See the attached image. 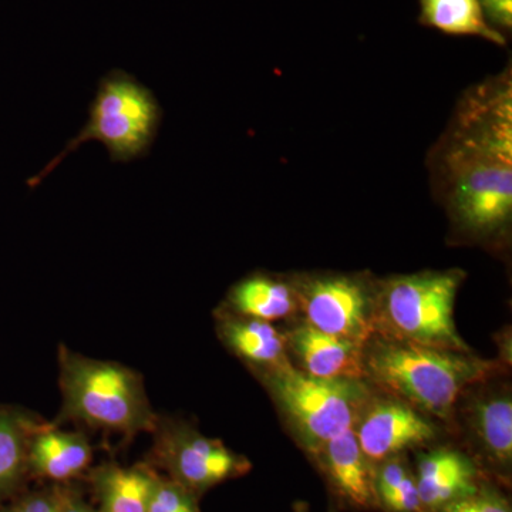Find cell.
<instances>
[{"label":"cell","mask_w":512,"mask_h":512,"mask_svg":"<svg viewBox=\"0 0 512 512\" xmlns=\"http://www.w3.org/2000/svg\"><path fill=\"white\" fill-rule=\"evenodd\" d=\"M420 23L451 36H474L507 45L504 33L485 16L480 0H420Z\"/></svg>","instance_id":"obj_19"},{"label":"cell","mask_w":512,"mask_h":512,"mask_svg":"<svg viewBox=\"0 0 512 512\" xmlns=\"http://www.w3.org/2000/svg\"><path fill=\"white\" fill-rule=\"evenodd\" d=\"M43 421L23 407L0 404V504L23 493L30 478V439Z\"/></svg>","instance_id":"obj_17"},{"label":"cell","mask_w":512,"mask_h":512,"mask_svg":"<svg viewBox=\"0 0 512 512\" xmlns=\"http://www.w3.org/2000/svg\"><path fill=\"white\" fill-rule=\"evenodd\" d=\"M437 512H512L510 500L493 478H487L474 493L444 505Z\"/></svg>","instance_id":"obj_21"},{"label":"cell","mask_w":512,"mask_h":512,"mask_svg":"<svg viewBox=\"0 0 512 512\" xmlns=\"http://www.w3.org/2000/svg\"><path fill=\"white\" fill-rule=\"evenodd\" d=\"M92 461L93 446L83 431L62 430L43 421L30 439V478L66 484L83 476Z\"/></svg>","instance_id":"obj_14"},{"label":"cell","mask_w":512,"mask_h":512,"mask_svg":"<svg viewBox=\"0 0 512 512\" xmlns=\"http://www.w3.org/2000/svg\"><path fill=\"white\" fill-rule=\"evenodd\" d=\"M308 456L339 505L353 511L377 510L375 464L360 448L353 427L313 448Z\"/></svg>","instance_id":"obj_11"},{"label":"cell","mask_w":512,"mask_h":512,"mask_svg":"<svg viewBox=\"0 0 512 512\" xmlns=\"http://www.w3.org/2000/svg\"><path fill=\"white\" fill-rule=\"evenodd\" d=\"M148 454L151 467L165 471L198 498L225 481L244 477L251 471L247 457L235 453L221 440L204 436L188 420L158 414Z\"/></svg>","instance_id":"obj_7"},{"label":"cell","mask_w":512,"mask_h":512,"mask_svg":"<svg viewBox=\"0 0 512 512\" xmlns=\"http://www.w3.org/2000/svg\"><path fill=\"white\" fill-rule=\"evenodd\" d=\"M59 386L62 407L50 423L84 424L111 431L130 443L140 433H153L158 414L148 400L144 379L136 370L92 359L59 346Z\"/></svg>","instance_id":"obj_3"},{"label":"cell","mask_w":512,"mask_h":512,"mask_svg":"<svg viewBox=\"0 0 512 512\" xmlns=\"http://www.w3.org/2000/svg\"><path fill=\"white\" fill-rule=\"evenodd\" d=\"M156 468L150 464L123 467L103 463L90 471V484L99 512H148Z\"/></svg>","instance_id":"obj_18"},{"label":"cell","mask_w":512,"mask_h":512,"mask_svg":"<svg viewBox=\"0 0 512 512\" xmlns=\"http://www.w3.org/2000/svg\"><path fill=\"white\" fill-rule=\"evenodd\" d=\"M365 456L373 464L430 446L440 436L436 420L409 403L373 389L353 424Z\"/></svg>","instance_id":"obj_10"},{"label":"cell","mask_w":512,"mask_h":512,"mask_svg":"<svg viewBox=\"0 0 512 512\" xmlns=\"http://www.w3.org/2000/svg\"><path fill=\"white\" fill-rule=\"evenodd\" d=\"M197 495L167 476L156 474L148 512H200Z\"/></svg>","instance_id":"obj_20"},{"label":"cell","mask_w":512,"mask_h":512,"mask_svg":"<svg viewBox=\"0 0 512 512\" xmlns=\"http://www.w3.org/2000/svg\"><path fill=\"white\" fill-rule=\"evenodd\" d=\"M299 313L313 328L365 345L375 333L379 281L369 274L295 275Z\"/></svg>","instance_id":"obj_8"},{"label":"cell","mask_w":512,"mask_h":512,"mask_svg":"<svg viewBox=\"0 0 512 512\" xmlns=\"http://www.w3.org/2000/svg\"><path fill=\"white\" fill-rule=\"evenodd\" d=\"M306 454L352 429L373 387L366 380L320 379L291 363L252 373Z\"/></svg>","instance_id":"obj_6"},{"label":"cell","mask_w":512,"mask_h":512,"mask_svg":"<svg viewBox=\"0 0 512 512\" xmlns=\"http://www.w3.org/2000/svg\"><path fill=\"white\" fill-rule=\"evenodd\" d=\"M289 362L296 369L320 379L365 380L363 346L329 335L305 320L285 330Z\"/></svg>","instance_id":"obj_12"},{"label":"cell","mask_w":512,"mask_h":512,"mask_svg":"<svg viewBox=\"0 0 512 512\" xmlns=\"http://www.w3.org/2000/svg\"><path fill=\"white\" fill-rule=\"evenodd\" d=\"M495 377L473 384L461 396L453 420L460 419L457 423L470 446L467 453L488 477L507 484L512 468V396L510 386L495 382Z\"/></svg>","instance_id":"obj_9"},{"label":"cell","mask_w":512,"mask_h":512,"mask_svg":"<svg viewBox=\"0 0 512 512\" xmlns=\"http://www.w3.org/2000/svg\"><path fill=\"white\" fill-rule=\"evenodd\" d=\"M62 485L45 490L20 493L12 500L0 504V512H59Z\"/></svg>","instance_id":"obj_22"},{"label":"cell","mask_w":512,"mask_h":512,"mask_svg":"<svg viewBox=\"0 0 512 512\" xmlns=\"http://www.w3.org/2000/svg\"><path fill=\"white\" fill-rule=\"evenodd\" d=\"M466 272L423 271L379 281L375 333L457 352H473L458 335L454 303Z\"/></svg>","instance_id":"obj_5"},{"label":"cell","mask_w":512,"mask_h":512,"mask_svg":"<svg viewBox=\"0 0 512 512\" xmlns=\"http://www.w3.org/2000/svg\"><path fill=\"white\" fill-rule=\"evenodd\" d=\"M488 22L504 33L512 29V0H480Z\"/></svg>","instance_id":"obj_23"},{"label":"cell","mask_w":512,"mask_h":512,"mask_svg":"<svg viewBox=\"0 0 512 512\" xmlns=\"http://www.w3.org/2000/svg\"><path fill=\"white\" fill-rule=\"evenodd\" d=\"M293 511L295 512H311L309 511L308 505L305 503H296L295 507H293ZM329 512H336L335 510H330Z\"/></svg>","instance_id":"obj_25"},{"label":"cell","mask_w":512,"mask_h":512,"mask_svg":"<svg viewBox=\"0 0 512 512\" xmlns=\"http://www.w3.org/2000/svg\"><path fill=\"white\" fill-rule=\"evenodd\" d=\"M161 120L163 109L154 93L124 70H111L100 80L86 126L43 170L29 178L28 185L35 188L42 184L64 158L89 141L103 144L114 163L146 157L156 141Z\"/></svg>","instance_id":"obj_4"},{"label":"cell","mask_w":512,"mask_h":512,"mask_svg":"<svg viewBox=\"0 0 512 512\" xmlns=\"http://www.w3.org/2000/svg\"><path fill=\"white\" fill-rule=\"evenodd\" d=\"M414 477L426 512H437L474 493L484 480L491 478L467 451L454 447L430 448L421 453Z\"/></svg>","instance_id":"obj_13"},{"label":"cell","mask_w":512,"mask_h":512,"mask_svg":"<svg viewBox=\"0 0 512 512\" xmlns=\"http://www.w3.org/2000/svg\"><path fill=\"white\" fill-rule=\"evenodd\" d=\"M59 512H99L83 500L82 495L73 488L62 485Z\"/></svg>","instance_id":"obj_24"},{"label":"cell","mask_w":512,"mask_h":512,"mask_svg":"<svg viewBox=\"0 0 512 512\" xmlns=\"http://www.w3.org/2000/svg\"><path fill=\"white\" fill-rule=\"evenodd\" d=\"M365 380L433 420L453 423L461 396L498 376L500 363L473 352L431 348L373 333L363 346Z\"/></svg>","instance_id":"obj_2"},{"label":"cell","mask_w":512,"mask_h":512,"mask_svg":"<svg viewBox=\"0 0 512 512\" xmlns=\"http://www.w3.org/2000/svg\"><path fill=\"white\" fill-rule=\"evenodd\" d=\"M433 192L454 234L497 244L512 222V76L474 84L458 100L429 154Z\"/></svg>","instance_id":"obj_1"},{"label":"cell","mask_w":512,"mask_h":512,"mask_svg":"<svg viewBox=\"0 0 512 512\" xmlns=\"http://www.w3.org/2000/svg\"><path fill=\"white\" fill-rule=\"evenodd\" d=\"M220 308L234 315L269 323L293 318L299 313L295 275L252 272L229 288Z\"/></svg>","instance_id":"obj_16"},{"label":"cell","mask_w":512,"mask_h":512,"mask_svg":"<svg viewBox=\"0 0 512 512\" xmlns=\"http://www.w3.org/2000/svg\"><path fill=\"white\" fill-rule=\"evenodd\" d=\"M214 316L222 345L252 373L291 363L285 332L276 328L274 323L234 315L220 306Z\"/></svg>","instance_id":"obj_15"}]
</instances>
